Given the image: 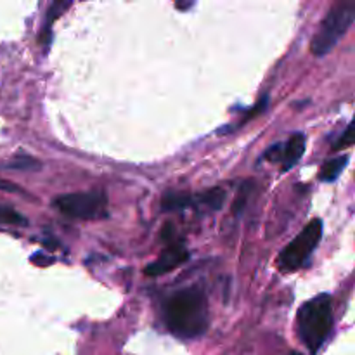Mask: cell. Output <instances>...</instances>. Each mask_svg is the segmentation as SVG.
<instances>
[{"label":"cell","mask_w":355,"mask_h":355,"mask_svg":"<svg viewBox=\"0 0 355 355\" xmlns=\"http://www.w3.org/2000/svg\"><path fill=\"white\" fill-rule=\"evenodd\" d=\"M208 300L200 286L177 291L165 304V322L172 335L193 340L208 329Z\"/></svg>","instance_id":"obj_1"},{"label":"cell","mask_w":355,"mask_h":355,"mask_svg":"<svg viewBox=\"0 0 355 355\" xmlns=\"http://www.w3.org/2000/svg\"><path fill=\"white\" fill-rule=\"evenodd\" d=\"M298 336L311 354H318L333 329L331 297L326 293L309 300L297 314Z\"/></svg>","instance_id":"obj_2"},{"label":"cell","mask_w":355,"mask_h":355,"mask_svg":"<svg viewBox=\"0 0 355 355\" xmlns=\"http://www.w3.org/2000/svg\"><path fill=\"white\" fill-rule=\"evenodd\" d=\"M355 19V3L340 2L331 7L326 14L324 21L319 26L318 33L314 35L311 44V51L314 55H324L338 44L340 38L347 33Z\"/></svg>","instance_id":"obj_3"},{"label":"cell","mask_w":355,"mask_h":355,"mask_svg":"<svg viewBox=\"0 0 355 355\" xmlns=\"http://www.w3.org/2000/svg\"><path fill=\"white\" fill-rule=\"evenodd\" d=\"M62 215L78 220H99L107 217V194L103 189L73 193L59 196L54 201Z\"/></svg>","instance_id":"obj_4"},{"label":"cell","mask_w":355,"mask_h":355,"mask_svg":"<svg viewBox=\"0 0 355 355\" xmlns=\"http://www.w3.org/2000/svg\"><path fill=\"white\" fill-rule=\"evenodd\" d=\"M322 236V222L321 220H311L302 232H298L297 238L290 243V245L284 246V250L281 252L279 259H277V266L284 272H291V270H297L311 259V255L314 253V250L318 248L319 241H321Z\"/></svg>","instance_id":"obj_5"},{"label":"cell","mask_w":355,"mask_h":355,"mask_svg":"<svg viewBox=\"0 0 355 355\" xmlns=\"http://www.w3.org/2000/svg\"><path fill=\"white\" fill-rule=\"evenodd\" d=\"M187 259H189V253H187L186 246H184L182 243H173V245H170L168 248L159 255V259H156L155 262L146 269V274L151 277L162 276V274H166L170 272V270L175 269V267L182 266Z\"/></svg>","instance_id":"obj_6"},{"label":"cell","mask_w":355,"mask_h":355,"mask_svg":"<svg viewBox=\"0 0 355 355\" xmlns=\"http://www.w3.org/2000/svg\"><path fill=\"white\" fill-rule=\"evenodd\" d=\"M305 151V135L304 134H293L290 141L284 146H281L279 159L283 162V172L293 168L300 158L304 156Z\"/></svg>","instance_id":"obj_7"},{"label":"cell","mask_w":355,"mask_h":355,"mask_svg":"<svg viewBox=\"0 0 355 355\" xmlns=\"http://www.w3.org/2000/svg\"><path fill=\"white\" fill-rule=\"evenodd\" d=\"M193 205H200V198L186 193H168L162 201V208L165 211L184 210V208H189Z\"/></svg>","instance_id":"obj_8"},{"label":"cell","mask_w":355,"mask_h":355,"mask_svg":"<svg viewBox=\"0 0 355 355\" xmlns=\"http://www.w3.org/2000/svg\"><path fill=\"white\" fill-rule=\"evenodd\" d=\"M349 163V156H336V158L329 159L322 165L321 173H319V179L322 182H335L340 177V173L343 172L345 165Z\"/></svg>","instance_id":"obj_9"},{"label":"cell","mask_w":355,"mask_h":355,"mask_svg":"<svg viewBox=\"0 0 355 355\" xmlns=\"http://www.w3.org/2000/svg\"><path fill=\"white\" fill-rule=\"evenodd\" d=\"M0 224L6 225H26V218L17 214L10 207H0Z\"/></svg>","instance_id":"obj_10"},{"label":"cell","mask_w":355,"mask_h":355,"mask_svg":"<svg viewBox=\"0 0 355 355\" xmlns=\"http://www.w3.org/2000/svg\"><path fill=\"white\" fill-rule=\"evenodd\" d=\"M69 6H71V3H69V2H66V3H62V2H55V3H52L51 10H49L47 23H45V26H44V37H42V40H44V44H47V42H49V30H51V24L54 23L55 17H58L59 14L64 12V10L68 9Z\"/></svg>","instance_id":"obj_11"},{"label":"cell","mask_w":355,"mask_h":355,"mask_svg":"<svg viewBox=\"0 0 355 355\" xmlns=\"http://www.w3.org/2000/svg\"><path fill=\"white\" fill-rule=\"evenodd\" d=\"M352 144H354V125L350 123L349 127L345 128V132H343V135H340L338 142H336L333 149H335V151H340V149H345Z\"/></svg>","instance_id":"obj_12"},{"label":"cell","mask_w":355,"mask_h":355,"mask_svg":"<svg viewBox=\"0 0 355 355\" xmlns=\"http://www.w3.org/2000/svg\"><path fill=\"white\" fill-rule=\"evenodd\" d=\"M3 168H38V162L28 158V156H19V158L14 159V162L7 163Z\"/></svg>","instance_id":"obj_13"},{"label":"cell","mask_w":355,"mask_h":355,"mask_svg":"<svg viewBox=\"0 0 355 355\" xmlns=\"http://www.w3.org/2000/svg\"><path fill=\"white\" fill-rule=\"evenodd\" d=\"M0 189H6V191H17V193H21L19 187L14 186V184H9V182H2V180H0Z\"/></svg>","instance_id":"obj_14"},{"label":"cell","mask_w":355,"mask_h":355,"mask_svg":"<svg viewBox=\"0 0 355 355\" xmlns=\"http://www.w3.org/2000/svg\"><path fill=\"white\" fill-rule=\"evenodd\" d=\"M290 355H302V354H298V352H291Z\"/></svg>","instance_id":"obj_15"}]
</instances>
